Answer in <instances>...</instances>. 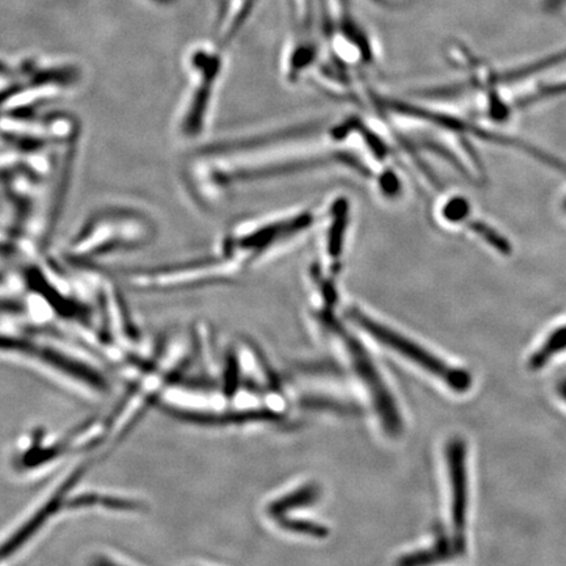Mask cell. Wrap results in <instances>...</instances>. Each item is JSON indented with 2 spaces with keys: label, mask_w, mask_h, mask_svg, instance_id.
<instances>
[{
  "label": "cell",
  "mask_w": 566,
  "mask_h": 566,
  "mask_svg": "<svg viewBox=\"0 0 566 566\" xmlns=\"http://www.w3.org/2000/svg\"><path fill=\"white\" fill-rule=\"evenodd\" d=\"M352 319L359 324V327L369 332L375 340L411 359V361L420 365L422 369L442 379L453 390L464 392L470 388L471 377L466 371L453 369V367L446 365L441 359L435 358L432 353L426 352L425 349H422L415 342L405 339V337L391 331V329L383 327L382 324L367 318L361 312L353 311Z\"/></svg>",
  "instance_id": "6da1fadb"
},
{
  "label": "cell",
  "mask_w": 566,
  "mask_h": 566,
  "mask_svg": "<svg viewBox=\"0 0 566 566\" xmlns=\"http://www.w3.org/2000/svg\"><path fill=\"white\" fill-rule=\"evenodd\" d=\"M449 466L453 480V521L459 543L463 546V531L467 513L466 446L455 439L449 447Z\"/></svg>",
  "instance_id": "7a4b0ae2"
},
{
  "label": "cell",
  "mask_w": 566,
  "mask_h": 566,
  "mask_svg": "<svg viewBox=\"0 0 566 566\" xmlns=\"http://www.w3.org/2000/svg\"><path fill=\"white\" fill-rule=\"evenodd\" d=\"M316 496H318V489L315 487L302 488L301 491L289 494V496L282 497L281 500L274 502L272 508H270V513L281 515L287 510L310 504Z\"/></svg>",
  "instance_id": "3957f363"
},
{
  "label": "cell",
  "mask_w": 566,
  "mask_h": 566,
  "mask_svg": "<svg viewBox=\"0 0 566 566\" xmlns=\"http://www.w3.org/2000/svg\"><path fill=\"white\" fill-rule=\"evenodd\" d=\"M281 526L285 527L286 530L299 532V534H307L312 536H327V529L319 525H314V523L304 522V521H291V519H285L281 521Z\"/></svg>",
  "instance_id": "277c9868"
},
{
  "label": "cell",
  "mask_w": 566,
  "mask_h": 566,
  "mask_svg": "<svg viewBox=\"0 0 566 566\" xmlns=\"http://www.w3.org/2000/svg\"><path fill=\"white\" fill-rule=\"evenodd\" d=\"M560 392H561V395H563L566 399V380H564V382L561 383Z\"/></svg>",
  "instance_id": "5b68a950"
}]
</instances>
